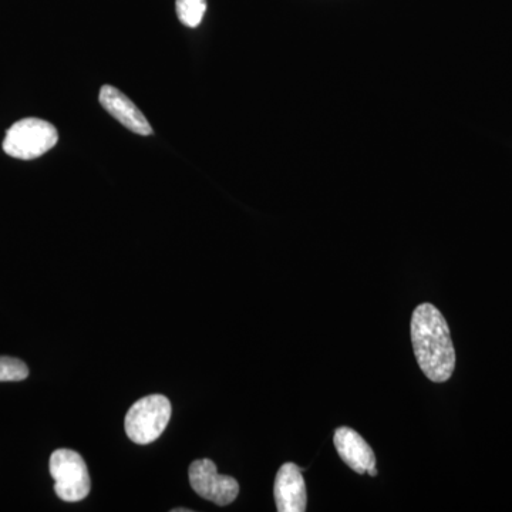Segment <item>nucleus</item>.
Masks as SVG:
<instances>
[{"label": "nucleus", "mask_w": 512, "mask_h": 512, "mask_svg": "<svg viewBox=\"0 0 512 512\" xmlns=\"http://www.w3.org/2000/svg\"><path fill=\"white\" fill-rule=\"evenodd\" d=\"M100 104L107 113L111 114L119 123L138 136H150L153 134V127L148 123L146 116L133 103L126 94L121 93L116 87H101Z\"/></svg>", "instance_id": "nucleus-6"}, {"label": "nucleus", "mask_w": 512, "mask_h": 512, "mask_svg": "<svg viewBox=\"0 0 512 512\" xmlns=\"http://www.w3.org/2000/svg\"><path fill=\"white\" fill-rule=\"evenodd\" d=\"M174 512H191V510H184V508H175Z\"/></svg>", "instance_id": "nucleus-11"}, {"label": "nucleus", "mask_w": 512, "mask_h": 512, "mask_svg": "<svg viewBox=\"0 0 512 512\" xmlns=\"http://www.w3.org/2000/svg\"><path fill=\"white\" fill-rule=\"evenodd\" d=\"M50 474L55 480V491L66 503L82 501L90 493L89 470L79 453L60 448L50 457Z\"/></svg>", "instance_id": "nucleus-4"}, {"label": "nucleus", "mask_w": 512, "mask_h": 512, "mask_svg": "<svg viewBox=\"0 0 512 512\" xmlns=\"http://www.w3.org/2000/svg\"><path fill=\"white\" fill-rule=\"evenodd\" d=\"M414 355L431 382L444 383L456 367V350L447 320L431 303L417 306L412 318Z\"/></svg>", "instance_id": "nucleus-1"}, {"label": "nucleus", "mask_w": 512, "mask_h": 512, "mask_svg": "<svg viewBox=\"0 0 512 512\" xmlns=\"http://www.w3.org/2000/svg\"><path fill=\"white\" fill-rule=\"evenodd\" d=\"M275 503L279 512H303L308 503L302 470L296 464L286 463L279 468L275 480Z\"/></svg>", "instance_id": "nucleus-8"}, {"label": "nucleus", "mask_w": 512, "mask_h": 512, "mask_svg": "<svg viewBox=\"0 0 512 512\" xmlns=\"http://www.w3.org/2000/svg\"><path fill=\"white\" fill-rule=\"evenodd\" d=\"M57 141L59 133L53 124L29 117L9 128L3 140V151L18 160H36L52 150Z\"/></svg>", "instance_id": "nucleus-2"}, {"label": "nucleus", "mask_w": 512, "mask_h": 512, "mask_svg": "<svg viewBox=\"0 0 512 512\" xmlns=\"http://www.w3.org/2000/svg\"><path fill=\"white\" fill-rule=\"evenodd\" d=\"M190 484L192 490L211 503L228 505L234 503L239 494V484L235 478L218 474L214 461L204 458L190 466Z\"/></svg>", "instance_id": "nucleus-5"}, {"label": "nucleus", "mask_w": 512, "mask_h": 512, "mask_svg": "<svg viewBox=\"0 0 512 512\" xmlns=\"http://www.w3.org/2000/svg\"><path fill=\"white\" fill-rule=\"evenodd\" d=\"M171 413L173 407L163 394H151L138 400L126 416L128 439L141 446L153 443L164 433L170 423Z\"/></svg>", "instance_id": "nucleus-3"}, {"label": "nucleus", "mask_w": 512, "mask_h": 512, "mask_svg": "<svg viewBox=\"0 0 512 512\" xmlns=\"http://www.w3.org/2000/svg\"><path fill=\"white\" fill-rule=\"evenodd\" d=\"M177 16L188 28H197L207 12V0H177Z\"/></svg>", "instance_id": "nucleus-9"}, {"label": "nucleus", "mask_w": 512, "mask_h": 512, "mask_svg": "<svg viewBox=\"0 0 512 512\" xmlns=\"http://www.w3.org/2000/svg\"><path fill=\"white\" fill-rule=\"evenodd\" d=\"M335 447L343 461L357 474H370L375 477L376 456L367 441L349 427H339L335 431Z\"/></svg>", "instance_id": "nucleus-7"}, {"label": "nucleus", "mask_w": 512, "mask_h": 512, "mask_svg": "<svg viewBox=\"0 0 512 512\" xmlns=\"http://www.w3.org/2000/svg\"><path fill=\"white\" fill-rule=\"evenodd\" d=\"M28 376V366L22 360L0 356V382H20Z\"/></svg>", "instance_id": "nucleus-10"}]
</instances>
